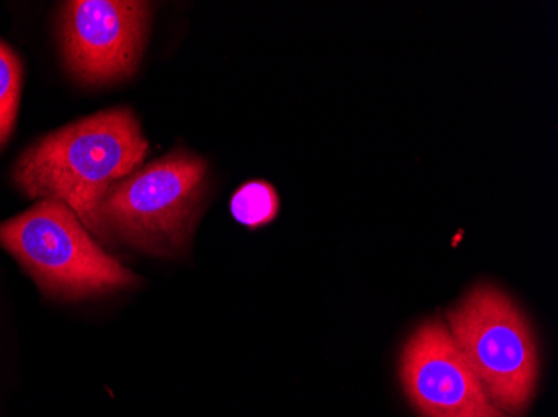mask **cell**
<instances>
[{"label":"cell","mask_w":558,"mask_h":417,"mask_svg":"<svg viewBox=\"0 0 558 417\" xmlns=\"http://www.w3.org/2000/svg\"><path fill=\"white\" fill-rule=\"evenodd\" d=\"M8 250L43 291L56 301H83L130 290L140 279L106 253L71 207L39 199L0 224Z\"/></svg>","instance_id":"3957f363"},{"label":"cell","mask_w":558,"mask_h":417,"mask_svg":"<svg viewBox=\"0 0 558 417\" xmlns=\"http://www.w3.org/2000/svg\"><path fill=\"white\" fill-rule=\"evenodd\" d=\"M208 182V165L175 150L125 175L97 204L94 236L153 256L174 257L191 243Z\"/></svg>","instance_id":"7a4b0ae2"},{"label":"cell","mask_w":558,"mask_h":417,"mask_svg":"<svg viewBox=\"0 0 558 417\" xmlns=\"http://www.w3.org/2000/svg\"><path fill=\"white\" fill-rule=\"evenodd\" d=\"M24 84V65L8 44L0 40V149L11 139L17 121Z\"/></svg>","instance_id":"52a82bcc"},{"label":"cell","mask_w":558,"mask_h":417,"mask_svg":"<svg viewBox=\"0 0 558 417\" xmlns=\"http://www.w3.org/2000/svg\"><path fill=\"white\" fill-rule=\"evenodd\" d=\"M153 8L134 0H75L62 5V56L75 79L119 83L136 72L149 36Z\"/></svg>","instance_id":"5b68a950"},{"label":"cell","mask_w":558,"mask_h":417,"mask_svg":"<svg viewBox=\"0 0 558 417\" xmlns=\"http://www.w3.org/2000/svg\"><path fill=\"white\" fill-rule=\"evenodd\" d=\"M278 212V193L266 181L246 182L231 199V214L246 228H263V225L275 221Z\"/></svg>","instance_id":"ba28073f"},{"label":"cell","mask_w":558,"mask_h":417,"mask_svg":"<svg viewBox=\"0 0 558 417\" xmlns=\"http://www.w3.org/2000/svg\"><path fill=\"white\" fill-rule=\"evenodd\" d=\"M404 393L422 417H507L440 319L420 326L401 354Z\"/></svg>","instance_id":"8992f818"},{"label":"cell","mask_w":558,"mask_h":417,"mask_svg":"<svg viewBox=\"0 0 558 417\" xmlns=\"http://www.w3.org/2000/svg\"><path fill=\"white\" fill-rule=\"evenodd\" d=\"M147 152L133 111L109 109L37 140L19 158L12 177L25 196L71 207L93 234L97 204L141 168Z\"/></svg>","instance_id":"6da1fadb"},{"label":"cell","mask_w":558,"mask_h":417,"mask_svg":"<svg viewBox=\"0 0 558 417\" xmlns=\"http://www.w3.org/2000/svg\"><path fill=\"white\" fill-rule=\"evenodd\" d=\"M448 331L501 413L519 417L534 397L538 349L529 322L507 294L478 285L448 312Z\"/></svg>","instance_id":"277c9868"}]
</instances>
